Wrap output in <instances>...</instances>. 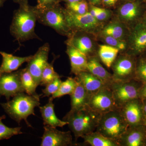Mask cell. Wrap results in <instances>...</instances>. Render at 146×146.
Masks as SVG:
<instances>
[{"label":"cell","mask_w":146,"mask_h":146,"mask_svg":"<svg viewBox=\"0 0 146 146\" xmlns=\"http://www.w3.org/2000/svg\"><path fill=\"white\" fill-rule=\"evenodd\" d=\"M53 100L51 97L46 104L43 106H39L44 125L55 128L63 127L68 125V122L59 119L56 117L54 110V105L53 103Z\"/></svg>","instance_id":"obj_21"},{"label":"cell","mask_w":146,"mask_h":146,"mask_svg":"<svg viewBox=\"0 0 146 146\" xmlns=\"http://www.w3.org/2000/svg\"><path fill=\"white\" fill-rule=\"evenodd\" d=\"M144 124L146 126V120H145V121H144Z\"/></svg>","instance_id":"obj_47"},{"label":"cell","mask_w":146,"mask_h":146,"mask_svg":"<svg viewBox=\"0 0 146 146\" xmlns=\"http://www.w3.org/2000/svg\"><path fill=\"white\" fill-rule=\"evenodd\" d=\"M120 109L129 126L133 127L144 124L145 118L142 100L141 99L131 101Z\"/></svg>","instance_id":"obj_15"},{"label":"cell","mask_w":146,"mask_h":146,"mask_svg":"<svg viewBox=\"0 0 146 146\" xmlns=\"http://www.w3.org/2000/svg\"><path fill=\"white\" fill-rule=\"evenodd\" d=\"M21 69L0 74V98L5 96L8 101L11 97L25 92L21 80Z\"/></svg>","instance_id":"obj_12"},{"label":"cell","mask_w":146,"mask_h":146,"mask_svg":"<svg viewBox=\"0 0 146 146\" xmlns=\"http://www.w3.org/2000/svg\"><path fill=\"white\" fill-rule=\"evenodd\" d=\"M59 0H37L38 6L43 7L59 3Z\"/></svg>","instance_id":"obj_36"},{"label":"cell","mask_w":146,"mask_h":146,"mask_svg":"<svg viewBox=\"0 0 146 146\" xmlns=\"http://www.w3.org/2000/svg\"><path fill=\"white\" fill-rule=\"evenodd\" d=\"M123 1H124L125 2L131 1H133L134 0H123Z\"/></svg>","instance_id":"obj_45"},{"label":"cell","mask_w":146,"mask_h":146,"mask_svg":"<svg viewBox=\"0 0 146 146\" xmlns=\"http://www.w3.org/2000/svg\"><path fill=\"white\" fill-rule=\"evenodd\" d=\"M142 56H143L144 57H146V52H145V53L144 54H143L142 55Z\"/></svg>","instance_id":"obj_46"},{"label":"cell","mask_w":146,"mask_h":146,"mask_svg":"<svg viewBox=\"0 0 146 146\" xmlns=\"http://www.w3.org/2000/svg\"><path fill=\"white\" fill-rule=\"evenodd\" d=\"M56 59V57L54 56L53 60L51 63H47L45 66L41 77V83L40 85L42 86H46L48 83L52 81L56 78L60 77L57 73L54 71L53 64L55 60Z\"/></svg>","instance_id":"obj_29"},{"label":"cell","mask_w":146,"mask_h":146,"mask_svg":"<svg viewBox=\"0 0 146 146\" xmlns=\"http://www.w3.org/2000/svg\"><path fill=\"white\" fill-rule=\"evenodd\" d=\"M146 10V3L143 0L125 2L118 9L117 19L130 29L142 21Z\"/></svg>","instance_id":"obj_8"},{"label":"cell","mask_w":146,"mask_h":146,"mask_svg":"<svg viewBox=\"0 0 146 146\" xmlns=\"http://www.w3.org/2000/svg\"><path fill=\"white\" fill-rule=\"evenodd\" d=\"M77 84L76 78L69 77L65 81H62L58 91L52 96L53 99L59 98L66 95L70 96L75 89Z\"/></svg>","instance_id":"obj_28"},{"label":"cell","mask_w":146,"mask_h":146,"mask_svg":"<svg viewBox=\"0 0 146 146\" xmlns=\"http://www.w3.org/2000/svg\"><path fill=\"white\" fill-rule=\"evenodd\" d=\"M127 53L136 57L146 52V25L142 21L130 29L127 40Z\"/></svg>","instance_id":"obj_11"},{"label":"cell","mask_w":146,"mask_h":146,"mask_svg":"<svg viewBox=\"0 0 146 146\" xmlns=\"http://www.w3.org/2000/svg\"><path fill=\"white\" fill-rule=\"evenodd\" d=\"M50 50L49 44L46 43L39 48L27 63V68L38 86L41 83L43 70L48 63Z\"/></svg>","instance_id":"obj_13"},{"label":"cell","mask_w":146,"mask_h":146,"mask_svg":"<svg viewBox=\"0 0 146 146\" xmlns=\"http://www.w3.org/2000/svg\"><path fill=\"white\" fill-rule=\"evenodd\" d=\"M139 98L141 100L146 99V82L143 83L139 90Z\"/></svg>","instance_id":"obj_37"},{"label":"cell","mask_w":146,"mask_h":146,"mask_svg":"<svg viewBox=\"0 0 146 146\" xmlns=\"http://www.w3.org/2000/svg\"><path fill=\"white\" fill-rule=\"evenodd\" d=\"M90 33L73 31L66 41V44L74 47L89 57L95 50V43Z\"/></svg>","instance_id":"obj_16"},{"label":"cell","mask_w":146,"mask_h":146,"mask_svg":"<svg viewBox=\"0 0 146 146\" xmlns=\"http://www.w3.org/2000/svg\"><path fill=\"white\" fill-rule=\"evenodd\" d=\"M142 100V104H143V112L145 121L146 120V99H143Z\"/></svg>","instance_id":"obj_40"},{"label":"cell","mask_w":146,"mask_h":146,"mask_svg":"<svg viewBox=\"0 0 146 146\" xmlns=\"http://www.w3.org/2000/svg\"><path fill=\"white\" fill-rule=\"evenodd\" d=\"M135 79L142 82H146V57L142 56L137 57Z\"/></svg>","instance_id":"obj_32"},{"label":"cell","mask_w":146,"mask_h":146,"mask_svg":"<svg viewBox=\"0 0 146 146\" xmlns=\"http://www.w3.org/2000/svg\"><path fill=\"white\" fill-rule=\"evenodd\" d=\"M98 13L96 18L100 23L108 21L112 17V13L111 10L105 8L98 7Z\"/></svg>","instance_id":"obj_35"},{"label":"cell","mask_w":146,"mask_h":146,"mask_svg":"<svg viewBox=\"0 0 146 146\" xmlns=\"http://www.w3.org/2000/svg\"><path fill=\"white\" fill-rule=\"evenodd\" d=\"M44 132L40 146H67L72 144L70 131H60L56 128L48 125H44Z\"/></svg>","instance_id":"obj_14"},{"label":"cell","mask_w":146,"mask_h":146,"mask_svg":"<svg viewBox=\"0 0 146 146\" xmlns=\"http://www.w3.org/2000/svg\"><path fill=\"white\" fill-rule=\"evenodd\" d=\"M0 54L2 57V62L0 66V74L17 70L23 63H28L33 57V55L19 57L4 52H0Z\"/></svg>","instance_id":"obj_19"},{"label":"cell","mask_w":146,"mask_h":146,"mask_svg":"<svg viewBox=\"0 0 146 146\" xmlns=\"http://www.w3.org/2000/svg\"><path fill=\"white\" fill-rule=\"evenodd\" d=\"M21 77L22 86L25 92L30 96L38 95L36 92V87L38 86L27 67L21 69Z\"/></svg>","instance_id":"obj_27"},{"label":"cell","mask_w":146,"mask_h":146,"mask_svg":"<svg viewBox=\"0 0 146 146\" xmlns=\"http://www.w3.org/2000/svg\"><path fill=\"white\" fill-rule=\"evenodd\" d=\"M129 127L120 108H117L101 115L96 131L118 142Z\"/></svg>","instance_id":"obj_5"},{"label":"cell","mask_w":146,"mask_h":146,"mask_svg":"<svg viewBox=\"0 0 146 146\" xmlns=\"http://www.w3.org/2000/svg\"><path fill=\"white\" fill-rule=\"evenodd\" d=\"M66 9L77 14H84L89 12V6L86 0L66 3Z\"/></svg>","instance_id":"obj_33"},{"label":"cell","mask_w":146,"mask_h":146,"mask_svg":"<svg viewBox=\"0 0 146 146\" xmlns=\"http://www.w3.org/2000/svg\"><path fill=\"white\" fill-rule=\"evenodd\" d=\"M37 21L40 23L49 27L58 34L69 37L72 31L68 25L65 9L59 3L40 7L36 5Z\"/></svg>","instance_id":"obj_4"},{"label":"cell","mask_w":146,"mask_h":146,"mask_svg":"<svg viewBox=\"0 0 146 146\" xmlns=\"http://www.w3.org/2000/svg\"><path fill=\"white\" fill-rule=\"evenodd\" d=\"M7 0H0V8L3 6L4 4Z\"/></svg>","instance_id":"obj_44"},{"label":"cell","mask_w":146,"mask_h":146,"mask_svg":"<svg viewBox=\"0 0 146 146\" xmlns=\"http://www.w3.org/2000/svg\"><path fill=\"white\" fill-rule=\"evenodd\" d=\"M65 11L68 25L72 31H81L95 33L100 29L102 23L91 16L89 12L84 14H77L66 9Z\"/></svg>","instance_id":"obj_9"},{"label":"cell","mask_w":146,"mask_h":146,"mask_svg":"<svg viewBox=\"0 0 146 146\" xmlns=\"http://www.w3.org/2000/svg\"><path fill=\"white\" fill-rule=\"evenodd\" d=\"M101 115L88 107L79 110H70L63 120L68 122L76 142L80 137L82 138L96 130Z\"/></svg>","instance_id":"obj_3"},{"label":"cell","mask_w":146,"mask_h":146,"mask_svg":"<svg viewBox=\"0 0 146 146\" xmlns=\"http://www.w3.org/2000/svg\"><path fill=\"white\" fill-rule=\"evenodd\" d=\"M88 106L100 115L119 108L115 104L111 89L107 86L90 96Z\"/></svg>","instance_id":"obj_10"},{"label":"cell","mask_w":146,"mask_h":146,"mask_svg":"<svg viewBox=\"0 0 146 146\" xmlns=\"http://www.w3.org/2000/svg\"><path fill=\"white\" fill-rule=\"evenodd\" d=\"M5 118V115L0 116V141L9 139L12 136L23 133L21 130V127H9L4 124L2 120Z\"/></svg>","instance_id":"obj_30"},{"label":"cell","mask_w":146,"mask_h":146,"mask_svg":"<svg viewBox=\"0 0 146 146\" xmlns=\"http://www.w3.org/2000/svg\"><path fill=\"white\" fill-rule=\"evenodd\" d=\"M118 0H102V4L104 6L111 7L116 5Z\"/></svg>","instance_id":"obj_38"},{"label":"cell","mask_w":146,"mask_h":146,"mask_svg":"<svg viewBox=\"0 0 146 146\" xmlns=\"http://www.w3.org/2000/svg\"><path fill=\"white\" fill-rule=\"evenodd\" d=\"M41 96H30L23 92L13 97L11 100L1 103V105L9 116L19 124L22 120H24L27 125L32 127L28 121V117L31 115L35 116L34 109L40 106Z\"/></svg>","instance_id":"obj_2"},{"label":"cell","mask_w":146,"mask_h":146,"mask_svg":"<svg viewBox=\"0 0 146 146\" xmlns=\"http://www.w3.org/2000/svg\"><path fill=\"white\" fill-rule=\"evenodd\" d=\"M75 78L82 84L90 96L106 86L103 82L88 71L82 72Z\"/></svg>","instance_id":"obj_23"},{"label":"cell","mask_w":146,"mask_h":146,"mask_svg":"<svg viewBox=\"0 0 146 146\" xmlns=\"http://www.w3.org/2000/svg\"><path fill=\"white\" fill-rule=\"evenodd\" d=\"M83 1V0H59V3L60 2H65L66 3H72L80 1Z\"/></svg>","instance_id":"obj_42"},{"label":"cell","mask_w":146,"mask_h":146,"mask_svg":"<svg viewBox=\"0 0 146 146\" xmlns=\"http://www.w3.org/2000/svg\"><path fill=\"white\" fill-rule=\"evenodd\" d=\"M14 3L19 4L20 6L25 7L29 5V0H12Z\"/></svg>","instance_id":"obj_39"},{"label":"cell","mask_w":146,"mask_h":146,"mask_svg":"<svg viewBox=\"0 0 146 146\" xmlns=\"http://www.w3.org/2000/svg\"><path fill=\"white\" fill-rule=\"evenodd\" d=\"M37 21L35 6L29 5L19 7L14 11L10 26V32L19 44L32 39H41L35 32Z\"/></svg>","instance_id":"obj_1"},{"label":"cell","mask_w":146,"mask_h":146,"mask_svg":"<svg viewBox=\"0 0 146 146\" xmlns=\"http://www.w3.org/2000/svg\"><path fill=\"white\" fill-rule=\"evenodd\" d=\"M129 32L130 29L117 19L110 22L100 30L99 33L127 41Z\"/></svg>","instance_id":"obj_20"},{"label":"cell","mask_w":146,"mask_h":146,"mask_svg":"<svg viewBox=\"0 0 146 146\" xmlns=\"http://www.w3.org/2000/svg\"><path fill=\"white\" fill-rule=\"evenodd\" d=\"M119 52L117 48L105 44L99 45L98 55L102 63L108 68H110Z\"/></svg>","instance_id":"obj_26"},{"label":"cell","mask_w":146,"mask_h":146,"mask_svg":"<svg viewBox=\"0 0 146 146\" xmlns=\"http://www.w3.org/2000/svg\"><path fill=\"white\" fill-rule=\"evenodd\" d=\"M137 57L127 53L117 57L112 68L113 82H125L135 79Z\"/></svg>","instance_id":"obj_7"},{"label":"cell","mask_w":146,"mask_h":146,"mask_svg":"<svg viewBox=\"0 0 146 146\" xmlns=\"http://www.w3.org/2000/svg\"><path fill=\"white\" fill-rule=\"evenodd\" d=\"M77 80V84L75 89L70 95L72 110H79L88 107L90 98V96L82 84Z\"/></svg>","instance_id":"obj_24"},{"label":"cell","mask_w":146,"mask_h":146,"mask_svg":"<svg viewBox=\"0 0 146 146\" xmlns=\"http://www.w3.org/2000/svg\"><path fill=\"white\" fill-rule=\"evenodd\" d=\"M143 23L146 25V10L144 13L143 15V18H142V21Z\"/></svg>","instance_id":"obj_43"},{"label":"cell","mask_w":146,"mask_h":146,"mask_svg":"<svg viewBox=\"0 0 146 146\" xmlns=\"http://www.w3.org/2000/svg\"><path fill=\"white\" fill-rule=\"evenodd\" d=\"M99 36L100 38V40L105 43L106 44L115 47L119 50L120 51H125L127 50V41L121 40L112 36L104 35L99 34Z\"/></svg>","instance_id":"obj_31"},{"label":"cell","mask_w":146,"mask_h":146,"mask_svg":"<svg viewBox=\"0 0 146 146\" xmlns=\"http://www.w3.org/2000/svg\"><path fill=\"white\" fill-rule=\"evenodd\" d=\"M90 4L95 6L99 5L102 4V0H88Z\"/></svg>","instance_id":"obj_41"},{"label":"cell","mask_w":146,"mask_h":146,"mask_svg":"<svg viewBox=\"0 0 146 146\" xmlns=\"http://www.w3.org/2000/svg\"><path fill=\"white\" fill-rule=\"evenodd\" d=\"M142 84L135 79L125 82H113L109 87L117 107L121 108L128 102L139 98V90Z\"/></svg>","instance_id":"obj_6"},{"label":"cell","mask_w":146,"mask_h":146,"mask_svg":"<svg viewBox=\"0 0 146 146\" xmlns=\"http://www.w3.org/2000/svg\"><path fill=\"white\" fill-rule=\"evenodd\" d=\"M62 82L60 77H58L47 84L45 86L46 88L42 91L44 94L43 97H49L52 96L58 91Z\"/></svg>","instance_id":"obj_34"},{"label":"cell","mask_w":146,"mask_h":146,"mask_svg":"<svg viewBox=\"0 0 146 146\" xmlns=\"http://www.w3.org/2000/svg\"><path fill=\"white\" fill-rule=\"evenodd\" d=\"M82 138L84 143L92 146H120L117 141L107 138L96 131Z\"/></svg>","instance_id":"obj_25"},{"label":"cell","mask_w":146,"mask_h":146,"mask_svg":"<svg viewBox=\"0 0 146 146\" xmlns=\"http://www.w3.org/2000/svg\"><path fill=\"white\" fill-rule=\"evenodd\" d=\"M118 143L120 146H146V126L129 127Z\"/></svg>","instance_id":"obj_17"},{"label":"cell","mask_w":146,"mask_h":146,"mask_svg":"<svg viewBox=\"0 0 146 146\" xmlns=\"http://www.w3.org/2000/svg\"><path fill=\"white\" fill-rule=\"evenodd\" d=\"M67 45L66 52L70 61L71 72L77 76L82 72L87 71V56L74 47Z\"/></svg>","instance_id":"obj_18"},{"label":"cell","mask_w":146,"mask_h":146,"mask_svg":"<svg viewBox=\"0 0 146 146\" xmlns=\"http://www.w3.org/2000/svg\"><path fill=\"white\" fill-rule=\"evenodd\" d=\"M87 70V71L103 82L106 86H109L113 82L112 74L103 67L96 56L88 57Z\"/></svg>","instance_id":"obj_22"},{"label":"cell","mask_w":146,"mask_h":146,"mask_svg":"<svg viewBox=\"0 0 146 146\" xmlns=\"http://www.w3.org/2000/svg\"><path fill=\"white\" fill-rule=\"evenodd\" d=\"M143 1H144L146 3V0H143Z\"/></svg>","instance_id":"obj_48"}]
</instances>
